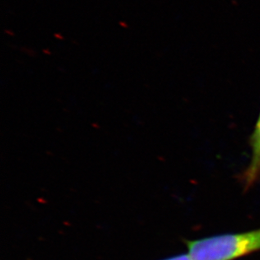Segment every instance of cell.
<instances>
[{"label": "cell", "mask_w": 260, "mask_h": 260, "mask_svg": "<svg viewBox=\"0 0 260 260\" xmlns=\"http://www.w3.org/2000/svg\"><path fill=\"white\" fill-rule=\"evenodd\" d=\"M252 156L250 162L242 175L244 188L248 189L260 179V114L249 139Z\"/></svg>", "instance_id": "7a4b0ae2"}, {"label": "cell", "mask_w": 260, "mask_h": 260, "mask_svg": "<svg viewBox=\"0 0 260 260\" xmlns=\"http://www.w3.org/2000/svg\"><path fill=\"white\" fill-rule=\"evenodd\" d=\"M191 260H235L260 251V229L185 241Z\"/></svg>", "instance_id": "6da1fadb"}, {"label": "cell", "mask_w": 260, "mask_h": 260, "mask_svg": "<svg viewBox=\"0 0 260 260\" xmlns=\"http://www.w3.org/2000/svg\"><path fill=\"white\" fill-rule=\"evenodd\" d=\"M162 260H191L188 255V253H184V254H179V255L173 256L170 258H165Z\"/></svg>", "instance_id": "3957f363"}]
</instances>
